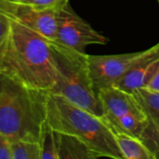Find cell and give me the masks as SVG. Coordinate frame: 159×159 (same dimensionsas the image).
Instances as JSON below:
<instances>
[{"instance_id":"6da1fadb","label":"cell","mask_w":159,"mask_h":159,"mask_svg":"<svg viewBox=\"0 0 159 159\" xmlns=\"http://www.w3.org/2000/svg\"><path fill=\"white\" fill-rule=\"evenodd\" d=\"M10 20L0 70L31 88L49 92L56 81L49 41L16 20Z\"/></svg>"},{"instance_id":"7a4b0ae2","label":"cell","mask_w":159,"mask_h":159,"mask_svg":"<svg viewBox=\"0 0 159 159\" xmlns=\"http://www.w3.org/2000/svg\"><path fill=\"white\" fill-rule=\"evenodd\" d=\"M48 94L0 70V132L10 141L39 142Z\"/></svg>"},{"instance_id":"3957f363","label":"cell","mask_w":159,"mask_h":159,"mask_svg":"<svg viewBox=\"0 0 159 159\" xmlns=\"http://www.w3.org/2000/svg\"><path fill=\"white\" fill-rule=\"evenodd\" d=\"M46 121L54 130L79 138L101 157L123 159L106 121L62 96L48 92Z\"/></svg>"},{"instance_id":"277c9868","label":"cell","mask_w":159,"mask_h":159,"mask_svg":"<svg viewBox=\"0 0 159 159\" xmlns=\"http://www.w3.org/2000/svg\"><path fill=\"white\" fill-rule=\"evenodd\" d=\"M56 66V81L49 92L98 116H103L89 72V55L57 42H49Z\"/></svg>"},{"instance_id":"5b68a950","label":"cell","mask_w":159,"mask_h":159,"mask_svg":"<svg viewBox=\"0 0 159 159\" xmlns=\"http://www.w3.org/2000/svg\"><path fill=\"white\" fill-rule=\"evenodd\" d=\"M103 116L111 130H117L140 138L148 117L133 93L116 87L98 92Z\"/></svg>"},{"instance_id":"8992f818","label":"cell","mask_w":159,"mask_h":159,"mask_svg":"<svg viewBox=\"0 0 159 159\" xmlns=\"http://www.w3.org/2000/svg\"><path fill=\"white\" fill-rule=\"evenodd\" d=\"M54 42L86 53L88 46L105 45L108 38L82 19L68 2L59 9L57 36Z\"/></svg>"},{"instance_id":"52a82bcc","label":"cell","mask_w":159,"mask_h":159,"mask_svg":"<svg viewBox=\"0 0 159 159\" xmlns=\"http://www.w3.org/2000/svg\"><path fill=\"white\" fill-rule=\"evenodd\" d=\"M143 53L144 50L116 55H89V72L96 93L116 87Z\"/></svg>"},{"instance_id":"ba28073f","label":"cell","mask_w":159,"mask_h":159,"mask_svg":"<svg viewBox=\"0 0 159 159\" xmlns=\"http://www.w3.org/2000/svg\"><path fill=\"white\" fill-rule=\"evenodd\" d=\"M4 11L49 42L56 41L58 12L61 7H39L0 0Z\"/></svg>"},{"instance_id":"9c48e42d","label":"cell","mask_w":159,"mask_h":159,"mask_svg":"<svg viewBox=\"0 0 159 159\" xmlns=\"http://www.w3.org/2000/svg\"><path fill=\"white\" fill-rule=\"evenodd\" d=\"M159 70V43L144 50L142 58L117 83L116 88L133 93L138 89L145 88Z\"/></svg>"},{"instance_id":"30bf717a","label":"cell","mask_w":159,"mask_h":159,"mask_svg":"<svg viewBox=\"0 0 159 159\" xmlns=\"http://www.w3.org/2000/svg\"><path fill=\"white\" fill-rule=\"evenodd\" d=\"M99 157H101L79 138L58 132L59 159H95Z\"/></svg>"},{"instance_id":"8fae6325","label":"cell","mask_w":159,"mask_h":159,"mask_svg":"<svg viewBox=\"0 0 159 159\" xmlns=\"http://www.w3.org/2000/svg\"><path fill=\"white\" fill-rule=\"evenodd\" d=\"M112 131L123 159H154L140 138L117 130Z\"/></svg>"},{"instance_id":"7c38bea8","label":"cell","mask_w":159,"mask_h":159,"mask_svg":"<svg viewBox=\"0 0 159 159\" xmlns=\"http://www.w3.org/2000/svg\"><path fill=\"white\" fill-rule=\"evenodd\" d=\"M38 143L41 149V159H59L58 132L54 130L47 121H45L42 126Z\"/></svg>"},{"instance_id":"4fadbf2b","label":"cell","mask_w":159,"mask_h":159,"mask_svg":"<svg viewBox=\"0 0 159 159\" xmlns=\"http://www.w3.org/2000/svg\"><path fill=\"white\" fill-rule=\"evenodd\" d=\"M133 95L148 118L159 119V91L142 88L133 91Z\"/></svg>"},{"instance_id":"5bb4252c","label":"cell","mask_w":159,"mask_h":159,"mask_svg":"<svg viewBox=\"0 0 159 159\" xmlns=\"http://www.w3.org/2000/svg\"><path fill=\"white\" fill-rule=\"evenodd\" d=\"M10 153L11 159H41V149L38 142L10 141Z\"/></svg>"},{"instance_id":"9a60e30c","label":"cell","mask_w":159,"mask_h":159,"mask_svg":"<svg viewBox=\"0 0 159 159\" xmlns=\"http://www.w3.org/2000/svg\"><path fill=\"white\" fill-rule=\"evenodd\" d=\"M140 139L146 145L154 159H159V119L148 118Z\"/></svg>"},{"instance_id":"2e32d148","label":"cell","mask_w":159,"mask_h":159,"mask_svg":"<svg viewBox=\"0 0 159 159\" xmlns=\"http://www.w3.org/2000/svg\"><path fill=\"white\" fill-rule=\"evenodd\" d=\"M10 23H11V20L9 16L4 11L0 4V61H1L5 44H6L8 33H9Z\"/></svg>"},{"instance_id":"e0dca14e","label":"cell","mask_w":159,"mask_h":159,"mask_svg":"<svg viewBox=\"0 0 159 159\" xmlns=\"http://www.w3.org/2000/svg\"><path fill=\"white\" fill-rule=\"evenodd\" d=\"M16 4L28 5L39 7H61L69 2V0H7Z\"/></svg>"},{"instance_id":"ac0fdd59","label":"cell","mask_w":159,"mask_h":159,"mask_svg":"<svg viewBox=\"0 0 159 159\" xmlns=\"http://www.w3.org/2000/svg\"><path fill=\"white\" fill-rule=\"evenodd\" d=\"M0 159H11L10 140L0 132Z\"/></svg>"},{"instance_id":"d6986e66","label":"cell","mask_w":159,"mask_h":159,"mask_svg":"<svg viewBox=\"0 0 159 159\" xmlns=\"http://www.w3.org/2000/svg\"><path fill=\"white\" fill-rule=\"evenodd\" d=\"M148 89L159 91V70L156 73V75L152 77V79L149 81V83L145 87Z\"/></svg>"},{"instance_id":"ffe728a7","label":"cell","mask_w":159,"mask_h":159,"mask_svg":"<svg viewBox=\"0 0 159 159\" xmlns=\"http://www.w3.org/2000/svg\"><path fill=\"white\" fill-rule=\"evenodd\" d=\"M158 2H159V0H158Z\"/></svg>"}]
</instances>
